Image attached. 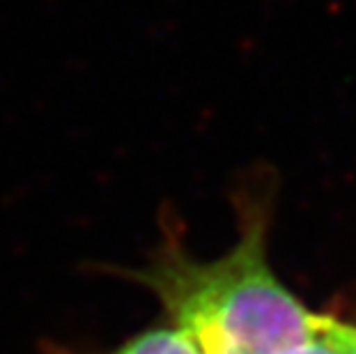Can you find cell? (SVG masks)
Returning <instances> with one entry per match:
<instances>
[{
	"instance_id": "6da1fadb",
	"label": "cell",
	"mask_w": 356,
	"mask_h": 354,
	"mask_svg": "<svg viewBox=\"0 0 356 354\" xmlns=\"http://www.w3.org/2000/svg\"><path fill=\"white\" fill-rule=\"evenodd\" d=\"M140 276L200 354H280L320 334V315L271 272L260 221L218 260L170 248Z\"/></svg>"
},
{
	"instance_id": "7a4b0ae2",
	"label": "cell",
	"mask_w": 356,
	"mask_h": 354,
	"mask_svg": "<svg viewBox=\"0 0 356 354\" xmlns=\"http://www.w3.org/2000/svg\"><path fill=\"white\" fill-rule=\"evenodd\" d=\"M115 354H200L195 343L181 329H154L136 336Z\"/></svg>"
},
{
	"instance_id": "3957f363",
	"label": "cell",
	"mask_w": 356,
	"mask_h": 354,
	"mask_svg": "<svg viewBox=\"0 0 356 354\" xmlns=\"http://www.w3.org/2000/svg\"><path fill=\"white\" fill-rule=\"evenodd\" d=\"M320 336L327 338L340 354H356V325L320 315Z\"/></svg>"
},
{
	"instance_id": "277c9868",
	"label": "cell",
	"mask_w": 356,
	"mask_h": 354,
	"mask_svg": "<svg viewBox=\"0 0 356 354\" xmlns=\"http://www.w3.org/2000/svg\"><path fill=\"white\" fill-rule=\"evenodd\" d=\"M280 354H340V352L333 348L327 338H322L320 334H317L313 341L301 343V345H297V348H290V350H285Z\"/></svg>"
}]
</instances>
